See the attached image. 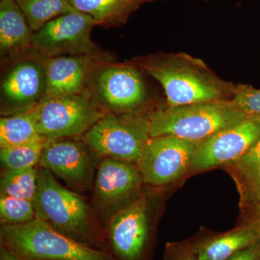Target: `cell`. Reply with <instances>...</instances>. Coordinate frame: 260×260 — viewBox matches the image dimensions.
<instances>
[{
	"label": "cell",
	"mask_w": 260,
	"mask_h": 260,
	"mask_svg": "<svg viewBox=\"0 0 260 260\" xmlns=\"http://www.w3.org/2000/svg\"><path fill=\"white\" fill-rule=\"evenodd\" d=\"M32 204L36 218L54 230L107 251L105 229L93 206L76 191L61 185L44 167L38 168L37 190Z\"/></svg>",
	"instance_id": "1"
},
{
	"label": "cell",
	"mask_w": 260,
	"mask_h": 260,
	"mask_svg": "<svg viewBox=\"0 0 260 260\" xmlns=\"http://www.w3.org/2000/svg\"><path fill=\"white\" fill-rule=\"evenodd\" d=\"M142 67L162 85L169 107L231 100L234 96L235 85L220 79L201 59L184 53L149 57Z\"/></svg>",
	"instance_id": "2"
},
{
	"label": "cell",
	"mask_w": 260,
	"mask_h": 260,
	"mask_svg": "<svg viewBox=\"0 0 260 260\" xmlns=\"http://www.w3.org/2000/svg\"><path fill=\"white\" fill-rule=\"evenodd\" d=\"M150 138L174 136L200 143L247 118L232 99L157 109L148 115Z\"/></svg>",
	"instance_id": "3"
},
{
	"label": "cell",
	"mask_w": 260,
	"mask_h": 260,
	"mask_svg": "<svg viewBox=\"0 0 260 260\" xmlns=\"http://www.w3.org/2000/svg\"><path fill=\"white\" fill-rule=\"evenodd\" d=\"M0 246L23 260H115L107 251L70 239L37 218L1 225Z\"/></svg>",
	"instance_id": "4"
},
{
	"label": "cell",
	"mask_w": 260,
	"mask_h": 260,
	"mask_svg": "<svg viewBox=\"0 0 260 260\" xmlns=\"http://www.w3.org/2000/svg\"><path fill=\"white\" fill-rule=\"evenodd\" d=\"M144 192L104 225L106 250L115 260H153L157 206Z\"/></svg>",
	"instance_id": "5"
},
{
	"label": "cell",
	"mask_w": 260,
	"mask_h": 260,
	"mask_svg": "<svg viewBox=\"0 0 260 260\" xmlns=\"http://www.w3.org/2000/svg\"><path fill=\"white\" fill-rule=\"evenodd\" d=\"M148 116L135 112L105 114L84 135L95 155L137 164L148 140Z\"/></svg>",
	"instance_id": "6"
},
{
	"label": "cell",
	"mask_w": 260,
	"mask_h": 260,
	"mask_svg": "<svg viewBox=\"0 0 260 260\" xmlns=\"http://www.w3.org/2000/svg\"><path fill=\"white\" fill-rule=\"evenodd\" d=\"M32 108L38 134L48 140L85 135L105 115L90 99L80 93L43 98Z\"/></svg>",
	"instance_id": "7"
},
{
	"label": "cell",
	"mask_w": 260,
	"mask_h": 260,
	"mask_svg": "<svg viewBox=\"0 0 260 260\" xmlns=\"http://www.w3.org/2000/svg\"><path fill=\"white\" fill-rule=\"evenodd\" d=\"M144 185L136 164L119 159L103 158L95 174L92 206L104 225L139 198L144 192Z\"/></svg>",
	"instance_id": "8"
},
{
	"label": "cell",
	"mask_w": 260,
	"mask_h": 260,
	"mask_svg": "<svg viewBox=\"0 0 260 260\" xmlns=\"http://www.w3.org/2000/svg\"><path fill=\"white\" fill-rule=\"evenodd\" d=\"M198 144L169 135L150 138L136 164L145 185L160 187L184 177Z\"/></svg>",
	"instance_id": "9"
},
{
	"label": "cell",
	"mask_w": 260,
	"mask_h": 260,
	"mask_svg": "<svg viewBox=\"0 0 260 260\" xmlns=\"http://www.w3.org/2000/svg\"><path fill=\"white\" fill-rule=\"evenodd\" d=\"M260 139V117H247L198 143L190 170L203 172L229 167L246 155Z\"/></svg>",
	"instance_id": "10"
},
{
	"label": "cell",
	"mask_w": 260,
	"mask_h": 260,
	"mask_svg": "<svg viewBox=\"0 0 260 260\" xmlns=\"http://www.w3.org/2000/svg\"><path fill=\"white\" fill-rule=\"evenodd\" d=\"M95 24L91 16L80 11L60 15L34 32L32 47L51 57L92 54L95 45L90 32Z\"/></svg>",
	"instance_id": "11"
},
{
	"label": "cell",
	"mask_w": 260,
	"mask_h": 260,
	"mask_svg": "<svg viewBox=\"0 0 260 260\" xmlns=\"http://www.w3.org/2000/svg\"><path fill=\"white\" fill-rule=\"evenodd\" d=\"M93 153L86 142L84 144L69 138L49 140L39 167L64 181L70 189L85 191L90 189L96 174Z\"/></svg>",
	"instance_id": "12"
},
{
	"label": "cell",
	"mask_w": 260,
	"mask_h": 260,
	"mask_svg": "<svg viewBox=\"0 0 260 260\" xmlns=\"http://www.w3.org/2000/svg\"><path fill=\"white\" fill-rule=\"evenodd\" d=\"M98 88L108 107L117 114L134 112L146 95L138 70L125 65L102 68L98 75Z\"/></svg>",
	"instance_id": "13"
},
{
	"label": "cell",
	"mask_w": 260,
	"mask_h": 260,
	"mask_svg": "<svg viewBox=\"0 0 260 260\" xmlns=\"http://www.w3.org/2000/svg\"><path fill=\"white\" fill-rule=\"evenodd\" d=\"M93 57L91 54L52 56L44 61L47 85L44 98L79 94L93 68Z\"/></svg>",
	"instance_id": "14"
},
{
	"label": "cell",
	"mask_w": 260,
	"mask_h": 260,
	"mask_svg": "<svg viewBox=\"0 0 260 260\" xmlns=\"http://www.w3.org/2000/svg\"><path fill=\"white\" fill-rule=\"evenodd\" d=\"M259 242L260 226L251 224L191 242V244L200 260H228Z\"/></svg>",
	"instance_id": "15"
},
{
	"label": "cell",
	"mask_w": 260,
	"mask_h": 260,
	"mask_svg": "<svg viewBox=\"0 0 260 260\" xmlns=\"http://www.w3.org/2000/svg\"><path fill=\"white\" fill-rule=\"evenodd\" d=\"M47 79L44 64L25 61L15 65L3 82L5 96L18 105L32 104L45 94Z\"/></svg>",
	"instance_id": "16"
},
{
	"label": "cell",
	"mask_w": 260,
	"mask_h": 260,
	"mask_svg": "<svg viewBox=\"0 0 260 260\" xmlns=\"http://www.w3.org/2000/svg\"><path fill=\"white\" fill-rule=\"evenodd\" d=\"M34 31L15 0L0 3V49L2 54L15 56L32 47Z\"/></svg>",
	"instance_id": "17"
},
{
	"label": "cell",
	"mask_w": 260,
	"mask_h": 260,
	"mask_svg": "<svg viewBox=\"0 0 260 260\" xmlns=\"http://www.w3.org/2000/svg\"><path fill=\"white\" fill-rule=\"evenodd\" d=\"M38 134L34 108L0 119V147L25 144L41 138Z\"/></svg>",
	"instance_id": "18"
},
{
	"label": "cell",
	"mask_w": 260,
	"mask_h": 260,
	"mask_svg": "<svg viewBox=\"0 0 260 260\" xmlns=\"http://www.w3.org/2000/svg\"><path fill=\"white\" fill-rule=\"evenodd\" d=\"M34 32L60 15L78 11L70 0H15Z\"/></svg>",
	"instance_id": "19"
},
{
	"label": "cell",
	"mask_w": 260,
	"mask_h": 260,
	"mask_svg": "<svg viewBox=\"0 0 260 260\" xmlns=\"http://www.w3.org/2000/svg\"><path fill=\"white\" fill-rule=\"evenodd\" d=\"M38 169H5L0 180L1 195L34 201L37 190Z\"/></svg>",
	"instance_id": "20"
},
{
	"label": "cell",
	"mask_w": 260,
	"mask_h": 260,
	"mask_svg": "<svg viewBox=\"0 0 260 260\" xmlns=\"http://www.w3.org/2000/svg\"><path fill=\"white\" fill-rule=\"evenodd\" d=\"M48 139L41 137L39 139L25 144L4 147L0 150V159L5 169H20L36 167L40 161L43 150Z\"/></svg>",
	"instance_id": "21"
},
{
	"label": "cell",
	"mask_w": 260,
	"mask_h": 260,
	"mask_svg": "<svg viewBox=\"0 0 260 260\" xmlns=\"http://www.w3.org/2000/svg\"><path fill=\"white\" fill-rule=\"evenodd\" d=\"M78 11L90 15L95 23H102L124 13L138 0H70Z\"/></svg>",
	"instance_id": "22"
},
{
	"label": "cell",
	"mask_w": 260,
	"mask_h": 260,
	"mask_svg": "<svg viewBox=\"0 0 260 260\" xmlns=\"http://www.w3.org/2000/svg\"><path fill=\"white\" fill-rule=\"evenodd\" d=\"M35 218L32 202L5 195L0 197L1 225L28 223Z\"/></svg>",
	"instance_id": "23"
},
{
	"label": "cell",
	"mask_w": 260,
	"mask_h": 260,
	"mask_svg": "<svg viewBox=\"0 0 260 260\" xmlns=\"http://www.w3.org/2000/svg\"><path fill=\"white\" fill-rule=\"evenodd\" d=\"M232 101L247 117H260V89L236 85Z\"/></svg>",
	"instance_id": "24"
},
{
	"label": "cell",
	"mask_w": 260,
	"mask_h": 260,
	"mask_svg": "<svg viewBox=\"0 0 260 260\" xmlns=\"http://www.w3.org/2000/svg\"><path fill=\"white\" fill-rule=\"evenodd\" d=\"M234 177L239 179L243 198L256 207L260 206V166Z\"/></svg>",
	"instance_id": "25"
},
{
	"label": "cell",
	"mask_w": 260,
	"mask_h": 260,
	"mask_svg": "<svg viewBox=\"0 0 260 260\" xmlns=\"http://www.w3.org/2000/svg\"><path fill=\"white\" fill-rule=\"evenodd\" d=\"M260 166V139L251 150L237 162L229 166L231 170L236 174H242Z\"/></svg>",
	"instance_id": "26"
},
{
	"label": "cell",
	"mask_w": 260,
	"mask_h": 260,
	"mask_svg": "<svg viewBox=\"0 0 260 260\" xmlns=\"http://www.w3.org/2000/svg\"><path fill=\"white\" fill-rule=\"evenodd\" d=\"M164 260H200L191 242L171 243L166 247Z\"/></svg>",
	"instance_id": "27"
},
{
	"label": "cell",
	"mask_w": 260,
	"mask_h": 260,
	"mask_svg": "<svg viewBox=\"0 0 260 260\" xmlns=\"http://www.w3.org/2000/svg\"><path fill=\"white\" fill-rule=\"evenodd\" d=\"M259 257L260 242L243 249L228 260H259Z\"/></svg>",
	"instance_id": "28"
},
{
	"label": "cell",
	"mask_w": 260,
	"mask_h": 260,
	"mask_svg": "<svg viewBox=\"0 0 260 260\" xmlns=\"http://www.w3.org/2000/svg\"><path fill=\"white\" fill-rule=\"evenodd\" d=\"M0 260H23L9 249L0 246Z\"/></svg>",
	"instance_id": "29"
},
{
	"label": "cell",
	"mask_w": 260,
	"mask_h": 260,
	"mask_svg": "<svg viewBox=\"0 0 260 260\" xmlns=\"http://www.w3.org/2000/svg\"><path fill=\"white\" fill-rule=\"evenodd\" d=\"M256 208H257L258 213H259L260 216V206L256 207Z\"/></svg>",
	"instance_id": "30"
},
{
	"label": "cell",
	"mask_w": 260,
	"mask_h": 260,
	"mask_svg": "<svg viewBox=\"0 0 260 260\" xmlns=\"http://www.w3.org/2000/svg\"><path fill=\"white\" fill-rule=\"evenodd\" d=\"M138 1H143V0H138Z\"/></svg>",
	"instance_id": "31"
},
{
	"label": "cell",
	"mask_w": 260,
	"mask_h": 260,
	"mask_svg": "<svg viewBox=\"0 0 260 260\" xmlns=\"http://www.w3.org/2000/svg\"><path fill=\"white\" fill-rule=\"evenodd\" d=\"M259 260H260V257H259Z\"/></svg>",
	"instance_id": "32"
}]
</instances>
